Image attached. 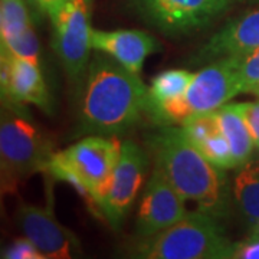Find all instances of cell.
Segmentation results:
<instances>
[{
  "label": "cell",
  "instance_id": "2",
  "mask_svg": "<svg viewBox=\"0 0 259 259\" xmlns=\"http://www.w3.org/2000/svg\"><path fill=\"white\" fill-rule=\"evenodd\" d=\"M148 88L112 56L100 52L88 65L81 122L87 133L118 136L130 130L146 112Z\"/></svg>",
  "mask_w": 259,
  "mask_h": 259
},
{
  "label": "cell",
  "instance_id": "4",
  "mask_svg": "<svg viewBox=\"0 0 259 259\" xmlns=\"http://www.w3.org/2000/svg\"><path fill=\"white\" fill-rule=\"evenodd\" d=\"M55 154L52 140L33 124L26 108L2 105L0 164L3 190L12 192L35 173H45Z\"/></svg>",
  "mask_w": 259,
  "mask_h": 259
},
{
  "label": "cell",
  "instance_id": "10",
  "mask_svg": "<svg viewBox=\"0 0 259 259\" xmlns=\"http://www.w3.org/2000/svg\"><path fill=\"white\" fill-rule=\"evenodd\" d=\"M15 222L20 233L47 258L69 259L81 253L78 238L56 221L51 206L22 203L16 210Z\"/></svg>",
  "mask_w": 259,
  "mask_h": 259
},
{
  "label": "cell",
  "instance_id": "19",
  "mask_svg": "<svg viewBox=\"0 0 259 259\" xmlns=\"http://www.w3.org/2000/svg\"><path fill=\"white\" fill-rule=\"evenodd\" d=\"M33 26L28 0H0V39H9Z\"/></svg>",
  "mask_w": 259,
  "mask_h": 259
},
{
  "label": "cell",
  "instance_id": "16",
  "mask_svg": "<svg viewBox=\"0 0 259 259\" xmlns=\"http://www.w3.org/2000/svg\"><path fill=\"white\" fill-rule=\"evenodd\" d=\"M223 134L231 146L232 154L235 158L236 167L246 163L252 156L255 147L250 136L249 127L243 114V102L238 104H225L218 110Z\"/></svg>",
  "mask_w": 259,
  "mask_h": 259
},
{
  "label": "cell",
  "instance_id": "29",
  "mask_svg": "<svg viewBox=\"0 0 259 259\" xmlns=\"http://www.w3.org/2000/svg\"><path fill=\"white\" fill-rule=\"evenodd\" d=\"M29 3H30V2H32V3H35V2H33V0H28Z\"/></svg>",
  "mask_w": 259,
  "mask_h": 259
},
{
  "label": "cell",
  "instance_id": "21",
  "mask_svg": "<svg viewBox=\"0 0 259 259\" xmlns=\"http://www.w3.org/2000/svg\"><path fill=\"white\" fill-rule=\"evenodd\" d=\"M231 58L236 61L242 94H253L259 90V48L245 55Z\"/></svg>",
  "mask_w": 259,
  "mask_h": 259
},
{
  "label": "cell",
  "instance_id": "3",
  "mask_svg": "<svg viewBox=\"0 0 259 259\" xmlns=\"http://www.w3.org/2000/svg\"><path fill=\"white\" fill-rule=\"evenodd\" d=\"M222 222L196 209L164 231L140 238L133 255L144 259H229L233 242Z\"/></svg>",
  "mask_w": 259,
  "mask_h": 259
},
{
  "label": "cell",
  "instance_id": "11",
  "mask_svg": "<svg viewBox=\"0 0 259 259\" xmlns=\"http://www.w3.org/2000/svg\"><path fill=\"white\" fill-rule=\"evenodd\" d=\"M2 105L26 108L33 104L47 114H52L51 94L39 65L29 62L2 49L0 59Z\"/></svg>",
  "mask_w": 259,
  "mask_h": 259
},
{
  "label": "cell",
  "instance_id": "15",
  "mask_svg": "<svg viewBox=\"0 0 259 259\" xmlns=\"http://www.w3.org/2000/svg\"><path fill=\"white\" fill-rule=\"evenodd\" d=\"M233 204L250 226L259 222V158L236 167L232 182Z\"/></svg>",
  "mask_w": 259,
  "mask_h": 259
},
{
  "label": "cell",
  "instance_id": "12",
  "mask_svg": "<svg viewBox=\"0 0 259 259\" xmlns=\"http://www.w3.org/2000/svg\"><path fill=\"white\" fill-rule=\"evenodd\" d=\"M187 213L185 199L154 167L140 200L136 221L137 235L140 238L153 236L182 221Z\"/></svg>",
  "mask_w": 259,
  "mask_h": 259
},
{
  "label": "cell",
  "instance_id": "7",
  "mask_svg": "<svg viewBox=\"0 0 259 259\" xmlns=\"http://www.w3.org/2000/svg\"><path fill=\"white\" fill-rule=\"evenodd\" d=\"M238 94H242V90L236 61L235 58H222L194 74L182 101L192 118L193 115L218 111Z\"/></svg>",
  "mask_w": 259,
  "mask_h": 259
},
{
  "label": "cell",
  "instance_id": "17",
  "mask_svg": "<svg viewBox=\"0 0 259 259\" xmlns=\"http://www.w3.org/2000/svg\"><path fill=\"white\" fill-rule=\"evenodd\" d=\"M45 175H49V176L54 177L56 180L68 183V185L71 186L75 192L78 193V196L82 199L87 209H88V212L91 213L95 219H98V221L107 219L102 207L95 200L91 189L83 182L82 177L76 173V170H75L74 167L69 164V161L66 160L62 151H55V154L52 156V158L48 163Z\"/></svg>",
  "mask_w": 259,
  "mask_h": 259
},
{
  "label": "cell",
  "instance_id": "18",
  "mask_svg": "<svg viewBox=\"0 0 259 259\" xmlns=\"http://www.w3.org/2000/svg\"><path fill=\"white\" fill-rule=\"evenodd\" d=\"M193 78L194 74L186 69H168L154 76L148 88L146 112L166 101L185 95Z\"/></svg>",
  "mask_w": 259,
  "mask_h": 259
},
{
  "label": "cell",
  "instance_id": "20",
  "mask_svg": "<svg viewBox=\"0 0 259 259\" xmlns=\"http://www.w3.org/2000/svg\"><path fill=\"white\" fill-rule=\"evenodd\" d=\"M39 47H40L39 39H37L33 26H30L16 36L2 40L3 51H8L13 56L26 59L29 62H33L36 65H39V56H40V48Z\"/></svg>",
  "mask_w": 259,
  "mask_h": 259
},
{
  "label": "cell",
  "instance_id": "6",
  "mask_svg": "<svg viewBox=\"0 0 259 259\" xmlns=\"http://www.w3.org/2000/svg\"><path fill=\"white\" fill-rule=\"evenodd\" d=\"M121 143L117 136H91L64 150L69 164L91 189L95 200L104 206L111 187L114 170L121 154Z\"/></svg>",
  "mask_w": 259,
  "mask_h": 259
},
{
  "label": "cell",
  "instance_id": "8",
  "mask_svg": "<svg viewBox=\"0 0 259 259\" xmlns=\"http://www.w3.org/2000/svg\"><path fill=\"white\" fill-rule=\"evenodd\" d=\"M148 156L133 141H124L117 167L114 170L111 187L104 202L102 210L107 221L115 229L120 228L130 212L141 186L147 176Z\"/></svg>",
  "mask_w": 259,
  "mask_h": 259
},
{
  "label": "cell",
  "instance_id": "24",
  "mask_svg": "<svg viewBox=\"0 0 259 259\" xmlns=\"http://www.w3.org/2000/svg\"><path fill=\"white\" fill-rule=\"evenodd\" d=\"M243 114L255 147L259 150V101L243 102Z\"/></svg>",
  "mask_w": 259,
  "mask_h": 259
},
{
  "label": "cell",
  "instance_id": "14",
  "mask_svg": "<svg viewBox=\"0 0 259 259\" xmlns=\"http://www.w3.org/2000/svg\"><path fill=\"white\" fill-rule=\"evenodd\" d=\"M93 49L112 56L134 74H139L144 61L160 51V44L147 32L137 29L93 30Z\"/></svg>",
  "mask_w": 259,
  "mask_h": 259
},
{
  "label": "cell",
  "instance_id": "9",
  "mask_svg": "<svg viewBox=\"0 0 259 259\" xmlns=\"http://www.w3.org/2000/svg\"><path fill=\"white\" fill-rule=\"evenodd\" d=\"M233 0H139L150 22L168 35L187 33L206 26Z\"/></svg>",
  "mask_w": 259,
  "mask_h": 259
},
{
  "label": "cell",
  "instance_id": "13",
  "mask_svg": "<svg viewBox=\"0 0 259 259\" xmlns=\"http://www.w3.org/2000/svg\"><path fill=\"white\" fill-rule=\"evenodd\" d=\"M259 48V8L229 20L194 56L199 64L241 56Z\"/></svg>",
  "mask_w": 259,
  "mask_h": 259
},
{
  "label": "cell",
  "instance_id": "27",
  "mask_svg": "<svg viewBox=\"0 0 259 259\" xmlns=\"http://www.w3.org/2000/svg\"><path fill=\"white\" fill-rule=\"evenodd\" d=\"M250 232H258V233H259V222L250 226Z\"/></svg>",
  "mask_w": 259,
  "mask_h": 259
},
{
  "label": "cell",
  "instance_id": "5",
  "mask_svg": "<svg viewBox=\"0 0 259 259\" xmlns=\"http://www.w3.org/2000/svg\"><path fill=\"white\" fill-rule=\"evenodd\" d=\"M49 16L54 28L52 48L71 83L79 91L93 49L91 0H61Z\"/></svg>",
  "mask_w": 259,
  "mask_h": 259
},
{
  "label": "cell",
  "instance_id": "1",
  "mask_svg": "<svg viewBox=\"0 0 259 259\" xmlns=\"http://www.w3.org/2000/svg\"><path fill=\"white\" fill-rule=\"evenodd\" d=\"M158 168L185 200L196 209L225 221L232 212V185L223 173L200 153L182 127L164 125L148 139Z\"/></svg>",
  "mask_w": 259,
  "mask_h": 259
},
{
  "label": "cell",
  "instance_id": "25",
  "mask_svg": "<svg viewBox=\"0 0 259 259\" xmlns=\"http://www.w3.org/2000/svg\"><path fill=\"white\" fill-rule=\"evenodd\" d=\"M37 5V8L42 10V12H47L49 13L51 10H54L59 5L61 0H33Z\"/></svg>",
  "mask_w": 259,
  "mask_h": 259
},
{
  "label": "cell",
  "instance_id": "26",
  "mask_svg": "<svg viewBox=\"0 0 259 259\" xmlns=\"http://www.w3.org/2000/svg\"><path fill=\"white\" fill-rule=\"evenodd\" d=\"M233 2H238V3H259V0H233Z\"/></svg>",
  "mask_w": 259,
  "mask_h": 259
},
{
  "label": "cell",
  "instance_id": "23",
  "mask_svg": "<svg viewBox=\"0 0 259 259\" xmlns=\"http://www.w3.org/2000/svg\"><path fill=\"white\" fill-rule=\"evenodd\" d=\"M229 259H259V233L250 232L249 236L233 242Z\"/></svg>",
  "mask_w": 259,
  "mask_h": 259
},
{
  "label": "cell",
  "instance_id": "22",
  "mask_svg": "<svg viewBox=\"0 0 259 259\" xmlns=\"http://www.w3.org/2000/svg\"><path fill=\"white\" fill-rule=\"evenodd\" d=\"M2 258L6 259H45L47 256L29 241L28 238H19L2 252Z\"/></svg>",
  "mask_w": 259,
  "mask_h": 259
},
{
  "label": "cell",
  "instance_id": "28",
  "mask_svg": "<svg viewBox=\"0 0 259 259\" xmlns=\"http://www.w3.org/2000/svg\"><path fill=\"white\" fill-rule=\"evenodd\" d=\"M253 94H255V95H258V97H259V90H256V91H255Z\"/></svg>",
  "mask_w": 259,
  "mask_h": 259
}]
</instances>
